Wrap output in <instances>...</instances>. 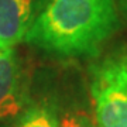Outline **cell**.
I'll return each mask as SVG.
<instances>
[{"label": "cell", "instance_id": "cell-1", "mask_svg": "<svg viewBox=\"0 0 127 127\" xmlns=\"http://www.w3.org/2000/svg\"><path fill=\"white\" fill-rule=\"evenodd\" d=\"M119 27L117 0H45L24 41L57 58H96Z\"/></svg>", "mask_w": 127, "mask_h": 127}, {"label": "cell", "instance_id": "cell-2", "mask_svg": "<svg viewBox=\"0 0 127 127\" xmlns=\"http://www.w3.org/2000/svg\"><path fill=\"white\" fill-rule=\"evenodd\" d=\"M88 79L96 126L127 127V47L93 61Z\"/></svg>", "mask_w": 127, "mask_h": 127}, {"label": "cell", "instance_id": "cell-3", "mask_svg": "<svg viewBox=\"0 0 127 127\" xmlns=\"http://www.w3.org/2000/svg\"><path fill=\"white\" fill-rule=\"evenodd\" d=\"M30 99V83L17 52L0 48V120L17 117Z\"/></svg>", "mask_w": 127, "mask_h": 127}, {"label": "cell", "instance_id": "cell-4", "mask_svg": "<svg viewBox=\"0 0 127 127\" xmlns=\"http://www.w3.org/2000/svg\"><path fill=\"white\" fill-rule=\"evenodd\" d=\"M45 0H0V48L24 41Z\"/></svg>", "mask_w": 127, "mask_h": 127}, {"label": "cell", "instance_id": "cell-5", "mask_svg": "<svg viewBox=\"0 0 127 127\" xmlns=\"http://www.w3.org/2000/svg\"><path fill=\"white\" fill-rule=\"evenodd\" d=\"M13 120L11 127H59L58 104L52 88L48 95L38 99L31 97L21 113Z\"/></svg>", "mask_w": 127, "mask_h": 127}, {"label": "cell", "instance_id": "cell-6", "mask_svg": "<svg viewBox=\"0 0 127 127\" xmlns=\"http://www.w3.org/2000/svg\"><path fill=\"white\" fill-rule=\"evenodd\" d=\"M52 91L58 104L59 127H97L93 112H91L85 100H81L75 95H69V91L64 95L54 88Z\"/></svg>", "mask_w": 127, "mask_h": 127}, {"label": "cell", "instance_id": "cell-7", "mask_svg": "<svg viewBox=\"0 0 127 127\" xmlns=\"http://www.w3.org/2000/svg\"><path fill=\"white\" fill-rule=\"evenodd\" d=\"M117 3H119V6H120L122 11L126 14V17H127V0H117Z\"/></svg>", "mask_w": 127, "mask_h": 127}]
</instances>
